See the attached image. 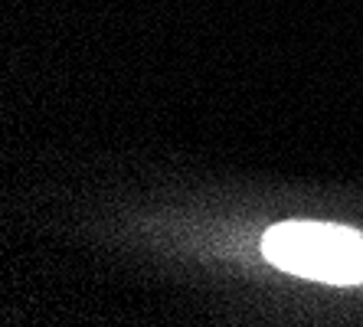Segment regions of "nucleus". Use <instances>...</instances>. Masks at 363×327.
<instances>
[{
	"label": "nucleus",
	"instance_id": "f257e3e1",
	"mask_svg": "<svg viewBox=\"0 0 363 327\" xmlns=\"http://www.w3.org/2000/svg\"><path fill=\"white\" fill-rule=\"evenodd\" d=\"M262 252L272 265L314 282H363V235L354 229L330 223H279L262 235Z\"/></svg>",
	"mask_w": 363,
	"mask_h": 327
}]
</instances>
